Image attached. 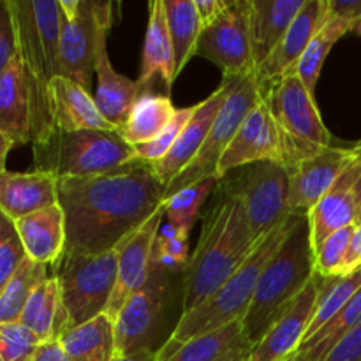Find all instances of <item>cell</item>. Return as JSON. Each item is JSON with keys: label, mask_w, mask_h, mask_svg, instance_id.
<instances>
[{"label": "cell", "mask_w": 361, "mask_h": 361, "mask_svg": "<svg viewBox=\"0 0 361 361\" xmlns=\"http://www.w3.org/2000/svg\"><path fill=\"white\" fill-rule=\"evenodd\" d=\"M166 200L150 164L134 161L115 171L59 180L66 215L63 256H95L118 245L143 226Z\"/></svg>", "instance_id": "6da1fadb"}, {"label": "cell", "mask_w": 361, "mask_h": 361, "mask_svg": "<svg viewBox=\"0 0 361 361\" xmlns=\"http://www.w3.org/2000/svg\"><path fill=\"white\" fill-rule=\"evenodd\" d=\"M219 200L203 219L196 250L183 275L182 314L208 298L252 254L259 240L254 236L242 200L219 183Z\"/></svg>", "instance_id": "7a4b0ae2"}, {"label": "cell", "mask_w": 361, "mask_h": 361, "mask_svg": "<svg viewBox=\"0 0 361 361\" xmlns=\"http://www.w3.org/2000/svg\"><path fill=\"white\" fill-rule=\"evenodd\" d=\"M18 56L27 71L34 108V140L53 130L49 85L60 76L59 46L62 28L60 0H11Z\"/></svg>", "instance_id": "3957f363"}, {"label": "cell", "mask_w": 361, "mask_h": 361, "mask_svg": "<svg viewBox=\"0 0 361 361\" xmlns=\"http://www.w3.org/2000/svg\"><path fill=\"white\" fill-rule=\"evenodd\" d=\"M316 275L312 235L307 215H295L288 235L261 274L242 324L250 344H256L275 317Z\"/></svg>", "instance_id": "277c9868"}, {"label": "cell", "mask_w": 361, "mask_h": 361, "mask_svg": "<svg viewBox=\"0 0 361 361\" xmlns=\"http://www.w3.org/2000/svg\"><path fill=\"white\" fill-rule=\"evenodd\" d=\"M293 219H295V215H289L288 221H284L274 231L263 236L256 249L252 250V254L247 257L245 263L224 284L219 286L204 302L194 307L190 312L180 316L173 334L157 351V361L171 355L183 342L190 341L197 335L219 330V328L228 326L229 323L243 319V316L249 310L250 302H252L261 274H263L270 257L275 254V250L281 247L282 240L288 235Z\"/></svg>", "instance_id": "5b68a950"}, {"label": "cell", "mask_w": 361, "mask_h": 361, "mask_svg": "<svg viewBox=\"0 0 361 361\" xmlns=\"http://www.w3.org/2000/svg\"><path fill=\"white\" fill-rule=\"evenodd\" d=\"M35 171L56 178H85L123 168L136 157L118 130H51L32 143Z\"/></svg>", "instance_id": "8992f818"}, {"label": "cell", "mask_w": 361, "mask_h": 361, "mask_svg": "<svg viewBox=\"0 0 361 361\" xmlns=\"http://www.w3.org/2000/svg\"><path fill=\"white\" fill-rule=\"evenodd\" d=\"M261 95L277 126L286 169L331 147V134L324 126L314 95L295 73L261 87Z\"/></svg>", "instance_id": "52a82bcc"}, {"label": "cell", "mask_w": 361, "mask_h": 361, "mask_svg": "<svg viewBox=\"0 0 361 361\" xmlns=\"http://www.w3.org/2000/svg\"><path fill=\"white\" fill-rule=\"evenodd\" d=\"M122 242L95 256H62L55 264L71 328L104 314L115 289Z\"/></svg>", "instance_id": "ba28073f"}, {"label": "cell", "mask_w": 361, "mask_h": 361, "mask_svg": "<svg viewBox=\"0 0 361 361\" xmlns=\"http://www.w3.org/2000/svg\"><path fill=\"white\" fill-rule=\"evenodd\" d=\"M59 71L60 76L76 81L90 92L95 73L99 37L113 25V4L94 0H60Z\"/></svg>", "instance_id": "9c48e42d"}, {"label": "cell", "mask_w": 361, "mask_h": 361, "mask_svg": "<svg viewBox=\"0 0 361 361\" xmlns=\"http://www.w3.org/2000/svg\"><path fill=\"white\" fill-rule=\"evenodd\" d=\"M259 99L261 85L257 81L256 73L233 80L231 90H229L226 101L222 102L203 147L192 159V162L166 187V200L201 180L210 178V176L217 178L219 161L228 150L229 143L236 136L245 116L252 111Z\"/></svg>", "instance_id": "30bf717a"}, {"label": "cell", "mask_w": 361, "mask_h": 361, "mask_svg": "<svg viewBox=\"0 0 361 361\" xmlns=\"http://www.w3.org/2000/svg\"><path fill=\"white\" fill-rule=\"evenodd\" d=\"M219 183L242 200L250 229L257 240L274 231L291 215L289 173L279 162L245 166L236 169L231 178L224 176Z\"/></svg>", "instance_id": "8fae6325"}, {"label": "cell", "mask_w": 361, "mask_h": 361, "mask_svg": "<svg viewBox=\"0 0 361 361\" xmlns=\"http://www.w3.org/2000/svg\"><path fill=\"white\" fill-rule=\"evenodd\" d=\"M196 56L222 71V80H238L256 73L250 34V0H231L228 9L203 28Z\"/></svg>", "instance_id": "7c38bea8"}, {"label": "cell", "mask_w": 361, "mask_h": 361, "mask_svg": "<svg viewBox=\"0 0 361 361\" xmlns=\"http://www.w3.org/2000/svg\"><path fill=\"white\" fill-rule=\"evenodd\" d=\"M168 298V271L154 267L147 284L127 300L116 316L115 358L157 351L154 344L161 334Z\"/></svg>", "instance_id": "4fadbf2b"}, {"label": "cell", "mask_w": 361, "mask_h": 361, "mask_svg": "<svg viewBox=\"0 0 361 361\" xmlns=\"http://www.w3.org/2000/svg\"><path fill=\"white\" fill-rule=\"evenodd\" d=\"M361 145L355 148L328 147L298 162L289 173V212L307 215L334 187L338 176L358 159Z\"/></svg>", "instance_id": "5bb4252c"}, {"label": "cell", "mask_w": 361, "mask_h": 361, "mask_svg": "<svg viewBox=\"0 0 361 361\" xmlns=\"http://www.w3.org/2000/svg\"><path fill=\"white\" fill-rule=\"evenodd\" d=\"M162 222H164V203L133 235L123 238L118 256L115 289L104 310L106 316L111 317L113 321L116 319L127 300L134 293L140 291L150 279L152 270H154V245Z\"/></svg>", "instance_id": "9a60e30c"}, {"label": "cell", "mask_w": 361, "mask_h": 361, "mask_svg": "<svg viewBox=\"0 0 361 361\" xmlns=\"http://www.w3.org/2000/svg\"><path fill=\"white\" fill-rule=\"evenodd\" d=\"M319 286L321 277L316 274L303 291L281 310L263 337L250 348L249 361H282L302 348L316 310Z\"/></svg>", "instance_id": "2e32d148"}, {"label": "cell", "mask_w": 361, "mask_h": 361, "mask_svg": "<svg viewBox=\"0 0 361 361\" xmlns=\"http://www.w3.org/2000/svg\"><path fill=\"white\" fill-rule=\"evenodd\" d=\"M256 162H279L282 164L281 140L270 108L261 95L259 102L245 116L238 133L229 143L228 150L217 166V178Z\"/></svg>", "instance_id": "e0dca14e"}, {"label": "cell", "mask_w": 361, "mask_h": 361, "mask_svg": "<svg viewBox=\"0 0 361 361\" xmlns=\"http://www.w3.org/2000/svg\"><path fill=\"white\" fill-rule=\"evenodd\" d=\"M231 85L233 80H222L221 87L217 90L212 92L204 101L197 102L196 111L190 116L185 129L182 130L175 145L169 148L164 157L159 159L157 162H152V171H154V175L157 176L162 185L168 187L192 162L197 152L201 150L222 102L226 101L229 90H231Z\"/></svg>", "instance_id": "ac0fdd59"}, {"label": "cell", "mask_w": 361, "mask_h": 361, "mask_svg": "<svg viewBox=\"0 0 361 361\" xmlns=\"http://www.w3.org/2000/svg\"><path fill=\"white\" fill-rule=\"evenodd\" d=\"M330 13L328 0H305V6L295 18L291 27L281 39L277 48L256 69V78L261 87L295 73L300 59L305 53L310 39L314 37Z\"/></svg>", "instance_id": "d6986e66"}, {"label": "cell", "mask_w": 361, "mask_h": 361, "mask_svg": "<svg viewBox=\"0 0 361 361\" xmlns=\"http://www.w3.org/2000/svg\"><path fill=\"white\" fill-rule=\"evenodd\" d=\"M361 175V154L355 162L338 176L319 203L307 214L312 235L314 250L324 238L338 229L356 224V183Z\"/></svg>", "instance_id": "ffe728a7"}, {"label": "cell", "mask_w": 361, "mask_h": 361, "mask_svg": "<svg viewBox=\"0 0 361 361\" xmlns=\"http://www.w3.org/2000/svg\"><path fill=\"white\" fill-rule=\"evenodd\" d=\"M59 204V178L46 171L0 175V214L9 221Z\"/></svg>", "instance_id": "44dd1931"}, {"label": "cell", "mask_w": 361, "mask_h": 361, "mask_svg": "<svg viewBox=\"0 0 361 361\" xmlns=\"http://www.w3.org/2000/svg\"><path fill=\"white\" fill-rule=\"evenodd\" d=\"M0 129L16 145H32L34 108L27 71L20 56L0 73Z\"/></svg>", "instance_id": "7402d4cb"}, {"label": "cell", "mask_w": 361, "mask_h": 361, "mask_svg": "<svg viewBox=\"0 0 361 361\" xmlns=\"http://www.w3.org/2000/svg\"><path fill=\"white\" fill-rule=\"evenodd\" d=\"M49 113L53 130H116L102 116L90 92L66 76L49 85Z\"/></svg>", "instance_id": "603a6c76"}, {"label": "cell", "mask_w": 361, "mask_h": 361, "mask_svg": "<svg viewBox=\"0 0 361 361\" xmlns=\"http://www.w3.org/2000/svg\"><path fill=\"white\" fill-rule=\"evenodd\" d=\"M108 34L109 30L102 32L101 37H99L97 53H95L97 88H95L94 101L102 116L116 130H120L129 118L130 109H133L134 102L137 101L143 88L137 83V80L134 81L130 78L122 76L113 69L111 60L108 56V48H106Z\"/></svg>", "instance_id": "cb8c5ba5"}, {"label": "cell", "mask_w": 361, "mask_h": 361, "mask_svg": "<svg viewBox=\"0 0 361 361\" xmlns=\"http://www.w3.org/2000/svg\"><path fill=\"white\" fill-rule=\"evenodd\" d=\"M25 254L32 261L55 267L66 252V215L60 204L39 210L13 222Z\"/></svg>", "instance_id": "d4e9b609"}, {"label": "cell", "mask_w": 361, "mask_h": 361, "mask_svg": "<svg viewBox=\"0 0 361 361\" xmlns=\"http://www.w3.org/2000/svg\"><path fill=\"white\" fill-rule=\"evenodd\" d=\"M154 78H161L164 81L168 94L176 80L175 48H173L171 34H169L164 0L148 2V23L137 83L145 90Z\"/></svg>", "instance_id": "484cf974"}, {"label": "cell", "mask_w": 361, "mask_h": 361, "mask_svg": "<svg viewBox=\"0 0 361 361\" xmlns=\"http://www.w3.org/2000/svg\"><path fill=\"white\" fill-rule=\"evenodd\" d=\"M305 0H250V34L256 69L277 48Z\"/></svg>", "instance_id": "4316f807"}, {"label": "cell", "mask_w": 361, "mask_h": 361, "mask_svg": "<svg viewBox=\"0 0 361 361\" xmlns=\"http://www.w3.org/2000/svg\"><path fill=\"white\" fill-rule=\"evenodd\" d=\"M20 323L41 342L59 341L60 335L71 328L60 291L59 279L48 277L28 298Z\"/></svg>", "instance_id": "83f0119b"}, {"label": "cell", "mask_w": 361, "mask_h": 361, "mask_svg": "<svg viewBox=\"0 0 361 361\" xmlns=\"http://www.w3.org/2000/svg\"><path fill=\"white\" fill-rule=\"evenodd\" d=\"M59 342L73 361H113L115 321L99 314L94 319L63 331Z\"/></svg>", "instance_id": "f1b7e54d"}, {"label": "cell", "mask_w": 361, "mask_h": 361, "mask_svg": "<svg viewBox=\"0 0 361 361\" xmlns=\"http://www.w3.org/2000/svg\"><path fill=\"white\" fill-rule=\"evenodd\" d=\"M176 109L169 95L154 94L145 88L134 102L130 115L118 130L130 147L145 145L154 140L175 116Z\"/></svg>", "instance_id": "f546056e"}, {"label": "cell", "mask_w": 361, "mask_h": 361, "mask_svg": "<svg viewBox=\"0 0 361 361\" xmlns=\"http://www.w3.org/2000/svg\"><path fill=\"white\" fill-rule=\"evenodd\" d=\"M355 27L356 25L353 23V21L342 20V18L328 13L326 20L323 21L319 30H317L316 34H314V37L310 39L305 53H303L298 66H296L295 74L303 81L307 90L312 95L314 92H316V85L317 80H319L321 69H323L324 62H326V56L330 55L331 48H334L335 42L341 41L348 32L355 30Z\"/></svg>", "instance_id": "4dcf8cb0"}, {"label": "cell", "mask_w": 361, "mask_h": 361, "mask_svg": "<svg viewBox=\"0 0 361 361\" xmlns=\"http://www.w3.org/2000/svg\"><path fill=\"white\" fill-rule=\"evenodd\" d=\"M247 344L250 342L243 331L242 321H235L228 326L197 335L183 342L171 355L159 361H219L233 349Z\"/></svg>", "instance_id": "1f68e13d"}, {"label": "cell", "mask_w": 361, "mask_h": 361, "mask_svg": "<svg viewBox=\"0 0 361 361\" xmlns=\"http://www.w3.org/2000/svg\"><path fill=\"white\" fill-rule=\"evenodd\" d=\"M164 4L169 34L175 48L176 78H178L190 59L196 56V46L203 32V25L194 0H164Z\"/></svg>", "instance_id": "d6a6232c"}, {"label": "cell", "mask_w": 361, "mask_h": 361, "mask_svg": "<svg viewBox=\"0 0 361 361\" xmlns=\"http://www.w3.org/2000/svg\"><path fill=\"white\" fill-rule=\"evenodd\" d=\"M48 279V267L25 257L0 293V324L18 323L32 293Z\"/></svg>", "instance_id": "836d02e7"}, {"label": "cell", "mask_w": 361, "mask_h": 361, "mask_svg": "<svg viewBox=\"0 0 361 361\" xmlns=\"http://www.w3.org/2000/svg\"><path fill=\"white\" fill-rule=\"evenodd\" d=\"M361 288V268L345 275V277H321L319 296H317L316 310H314L312 321L309 324L305 338L303 342L309 341L310 337L317 334L328 321L334 319L345 303L355 296V293ZM302 342V344H303Z\"/></svg>", "instance_id": "e575fe53"}, {"label": "cell", "mask_w": 361, "mask_h": 361, "mask_svg": "<svg viewBox=\"0 0 361 361\" xmlns=\"http://www.w3.org/2000/svg\"><path fill=\"white\" fill-rule=\"evenodd\" d=\"M219 182L221 180L210 176V178H204L194 185L185 187V189L178 190L168 200H164V219L168 221V224H171L183 235L190 236L194 221L200 215L201 208H203L204 201L208 200L212 190L219 185Z\"/></svg>", "instance_id": "d590c367"}, {"label": "cell", "mask_w": 361, "mask_h": 361, "mask_svg": "<svg viewBox=\"0 0 361 361\" xmlns=\"http://www.w3.org/2000/svg\"><path fill=\"white\" fill-rule=\"evenodd\" d=\"M361 323V288L355 293L351 300L344 305V309L337 314L331 321H328L314 337L303 342L298 351L305 353L314 361H323L328 353L337 345V342L345 334L358 326Z\"/></svg>", "instance_id": "8d00e7d4"}, {"label": "cell", "mask_w": 361, "mask_h": 361, "mask_svg": "<svg viewBox=\"0 0 361 361\" xmlns=\"http://www.w3.org/2000/svg\"><path fill=\"white\" fill-rule=\"evenodd\" d=\"M189 236L162 222L154 245V267L164 271H185L189 264Z\"/></svg>", "instance_id": "74e56055"}, {"label": "cell", "mask_w": 361, "mask_h": 361, "mask_svg": "<svg viewBox=\"0 0 361 361\" xmlns=\"http://www.w3.org/2000/svg\"><path fill=\"white\" fill-rule=\"evenodd\" d=\"M353 233H355V226L338 229V231L331 233L328 238H324L323 243L314 250V256H316V274L319 277H341Z\"/></svg>", "instance_id": "f35d334b"}, {"label": "cell", "mask_w": 361, "mask_h": 361, "mask_svg": "<svg viewBox=\"0 0 361 361\" xmlns=\"http://www.w3.org/2000/svg\"><path fill=\"white\" fill-rule=\"evenodd\" d=\"M194 111H196V106H189V108L176 109L175 116L169 120L168 126H166L164 129H162L161 133L154 137V140L148 141V143H145V145H137V147H134L136 157L140 159V161L148 162V164H152V162H157L159 159L164 157V155L168 154L169 148H171L173 145H175V141L178 140V136L182 134V130L185 129L187 122H189L190 116L194 115Z\"/></svg>", "instance_id": "ab89813d"}, {"label": "cell", "mask_w": 361, "mask_h": 361, "mask_svg": "<svg viewBox=\"0 0 361 361\" xmlns=\"http://www.w3.org/2000/svg\"><path fill=\"white\" fill-rule=\"evenodd\" d=\"M39 345H41V341L20 321L0 324L2 361H30Z\"/></svg>", "instance_id": "60d3db41"}, {"label": "cell", "mask_w": 361, "mask_h": 361, "mask_svg": "<svg viewBox=\"0 0 361 361\" xmlns=\"http://www.w3.org/2000/svg\"><path fill=\"white\" fill-rule=\"evenodd\" d=\"M27 257L13 221L0 214V293Z\"/></svg>", "instance_id": "b9f144b4"}, {"label": "cell", "mask_w": 361, "mask_h": 361, "mask_svg": "<svg viewBox=\"0 0 361 361\" xmlns=\"http://www.w3.org/2000/svg\"><path fill=\"white\" fill-rule=\"evenodd\" d=\"M18 55L16 28L11 0H0V73Z\"/></svg>", "instance_id": "7bdbcfd3"}, {"label": "cell", "mask_w": 361, "mask_h": 361, "mask_svg": "<svg viewBox=\"0 0 361 361\" xmlns=\"http://www.w3.org/2000/svg\"><path fill=\"white\" fill-rule=\"evenodd\" d=\"M323 361H361V323L345 334Z\"/></svg>", "instance_id": "ee69618b"}, {"label": "cell", "mask_w": 361, "mask_h": 361, "mask_svg": "<svg viewBox=\"0 0 361 361\" xmlns=\"http://www.w3.org/2000/svg\"><path fill=\"white\" fill-rule=\"evenodd\" d=\"M229 4H231V0H194L203 28L208 27L219 14L224 13Z\"/></svg>", "instance_id": "f6af8a7d"}, {"label": "cell", "mask_w": 361, "mask_h": 361, "mask_svg": "<svg viewBox=\"0 0 361 361\" xmlns=\"http://www.w3.org/2000/svg\"><path fill=\"white\" fill-rule=\"evenodd\" d=\"M361 268V224L355 226V233H353L351 243H349L348 254H345L344 267H342L341 277L353 274V271Z\"/></svg>", "instance_id": "bcb514c9"}, {"label": "cell", "mask_w": 361, "mask_h": 361, "mask_svg": "<svg viewBox=\"0 0 361 361\" xmlns=\"http://www.w3.org/2000/svg\"><path fill=\"white\" fill-rule=\"evenodd\" d=\"M330 4V13L342 20L358 23L361 20V0H328Z\"/></svg>", "instance_id": "7dc6e473"}, {"label": "cell", "mask_w": 361, "mask_h": 361, "mask_svg": "<svg viewBox=\"0 0 361 361\" xmlns=\"http://www.w3.org/2000/svg\"><path fill=\"white\" fill-rule=\"evenodd\" d=\"M30 361H73L69 358L66 351H63L62 344L59 341L41 342L37 351L34 353Z\"/></svg>", "instance_id": "c3c4849f"}, {"label": "cell", "mask_w": 361, "mask_h": 361, "mask_svg": "<svg viewBox=\"0 0 361 361\" xmlns=\"http://www.w3.org/2000/svg\"><path fill=\"white\" fill-rule=\"evenodd\" d=\"M13 147H14V143L9 140V136H7V134L0 129V175L6 171L7 155H9L11 148Z\"/></svg>", "instance_id": "681fc988"}, {"label": "cell", "mask_w": 361, "mask_h": 361, "mask_svg": "<svg viewBox=\"0 0 361 361\" xmlns=\"http://www.w3.org/2000/svg\"><path fill=\"white\" fill-rule=\"evenodd\" d=\"M250 348H252V344H247V345H242V348L233 349L231 353H228L224 358H221L219 361H249Z\"/></svg>", "instance_id": "f907efd6"}, {"label": "cell", "mask_w": 361, "mask_h": 361, "mask_svg": "<svg viewBox=\"0 0 361 361\" xmlns=\"http://www.w3.org/2000/svg\"><path fill=\"white\" fill-rule=\"evenodd\" d=\"M113 361H157V351H141L136 355L123 356V358H115Z\"/></svg>", "instance_id": "816d5d0a"}, {"label": "cell", "mask_w": 361, "mask_h": 361, "mask_svg": "<svg viewBox=\"0 0 361 361\" xmlns=\"http://www.w3.org/2000/svg\"><path fill=\"white\" fill-rule=\"evenodd\" d=\"M355 192H356V224L355 226H358L361 224V175L358 178V183H356Z\"/></svg>", "instance_id": "f5cc1de1"}, {"label": "cell", "mask_w": 361, "mask_h": 361, "mask_svg": "<svg viewBox=\"0 0 361 361\" xmlns=\"http://www.w3.org/2000/svg\"><path fill=\"white\" fill-rule=\"evenodd\" d=\"M282 361H314V360H312V358H309V356H307L305 353L296 351V353H293L291 356H288V358L282 360Z\"/></svg>", "instance_id": "db71d44e"}, {"label": "cell", "mask_w": 361, "mask_h": 361, "mask_svg": "<svg viewBox=\"0 0 361 361\" xmlns=\"http://www.w3.org/2000/svg\"><path fill=\"white\" fill-rule=\"evenodd\" d=\"M355 32H356V34H358V35H361V20L358 21V23H356V27H355Z\"/></svg>", "instance_id": "11a10c76"}, {"label": "cell", "mask_w": 361, "mask_h": 361, "mask_svg": "<svg viewBox=\"0 0 361 361\" xmlns=\"http://www.w3.org/2000/svg\"><path fill=\"white\" fill-rule=\"evenodd\" d=\"M0 361H2V356H0Z\"/></svg>", "instance_id": "9f6ffc18"}]
</instances>
